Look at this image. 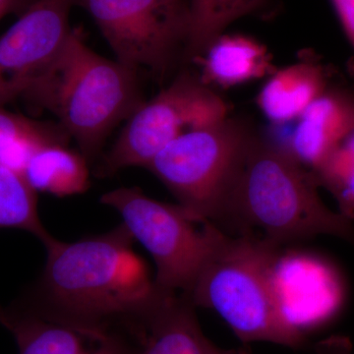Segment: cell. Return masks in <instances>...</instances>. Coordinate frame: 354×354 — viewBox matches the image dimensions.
I'll return each mask as SVG.
<instances>
[{"label":"cell","instance_id":"1","mask_svg":"<svg viewBox=\"0 0 354 354\" xmlns=\"http://www.w3.org/2000/svg\"><path fill=\"white\" fill-rule=\"evenodd\" d=\"M123 223L81 241L51 237L36 290L23 299L62 315L121 326L145 308L156 290Z\"/></svg>","mask_w":354,"mask_h":354},{"label":"cell","instance_id":"2","mask_svg":"<svg viewBox=\"0 0 354 354\" xmlns=\"http://www.w3.org/2000/svg\"><path fill=\"white\" fill-rule=\"evenodd\" d=\"M318 186L285 148L254 135L223 223L241 234L260 230V237L278 246L317 235L354 241L353 221L324 204Z\"/></svg>","mask_w":354,"mask_h":354},{"label":"cell","instance_id":"3","mask_svg":"<svg viewBox=\"0 0 354 354\" xmlns=\"http://www.w3.org/2000/svg\"><path fill=\"white\" fill-rule=\"evenodd\" d=\"M22 99L55 114L88 162L144 102L138 72L97 55L72 29L50 68Z\"/></svg>","mask_w":354,"mask_h":354},{"label":"cell","instance_id":"4","mask_svg":"<svg viewBox=\"0 0 354 354\" xmlns=\"http://www.w3.org/2000/svg\"><path fill=\"white\" fill-rule=\"evenodd\" d=\"M278 245L253 234L230 236L221 230L186 299L214 310L242 342L297 348L304 334L281 315L272 288Z\"/></svg>","mask_w":354,"mask_h":354},{"label":"cell","instance_id":"5","mask_svg":"<svg viewBox=\"0 0 354 354\" xmlns=\"http://www.w3.org/2000/svg\"><path fill=\"white\" fill-rule=\"evenodd\" d=\"M254 134L227 118L184 133L165 147L146 169L200 221L223 223Z\"/></svg>","mask_w":354,"mask_h":354},{"label":"cell","instance_id":"6","mask_svg":"<svg viewBox=\"0 0 354 354\" xmlns=\"http://www.w3.org/2000/svg\"><path fill=\"white\" fill-rule=\"evenodd\" d=\"M101 202L115 209L135 241L152 256L155 285L185 297L215 245L221 228L200 221L180 205L153 200L137 187H120L102 195Z\"/></svg>","mask_w":354,"mask_h":354},{"label":"cell","instance_id":"7","mask_svg":"<svg viewBox=\"0 0 354 354\" xmlns=\"http://www.w3.org/2000/svg\"><path fill=\"white\" fill-rule=\"evenodd\" d=\"M228 118L227 102L201 79L181 74L127 120L102 162L101 174L147 167L177 137Z\"/></svg>","mask_w":354,"mask_h":354},{"label":"cell","instance_id":"8","mask_svg":"<svg viewBox=\"0 0 354 354\" xmlns=\"http://www.w3.org/2000/svg\"><path fill=\"white\" fill-rule=\"evenodd\" d=\"M99 27L116 60L139 72L164 74L185 46L188 11L184 0H74Z\"/></svg>","mask_w":354,"mask_h":354},{"label":"cell","instance_id":"9","mask_svg":"<svg viewBox=\"0 0 354 354\" xmlns=\"http://www.w3.org/2000/svg\"><path fill=\"white\" fill-rule=\"evenodd\" d=\"M74 0H36L0 37V106L21 99L50 68L71 32Z\"/></svg>","mask_w":354,"mask_h":354},{"label":"cell","instance_id":"10","mask_svg":"<svg viewBox=\"0 0 354 354\" xmlns=\"http://www.w3.org/2000/svg\"><path fill=\"white\" fill-rule=\"evenodd\" d=\"M0 325L12 334L19 354H136L121 326L62 315L25 299L0 305Z\"/></svg>","mask_w":354,"mask_h":354},{"label":"cell","instance_id":"11","mask_svg":"<svg viewBox=\"0 0 354 354\" xmlns=\"http://www.w3.org/2000/svg\"><path fill=\"white\" fill-rule=\"evenodd\" d=\"M272 288L286 322L304 334L328 318L339 304V286L322 261L307 254L278 253Z\"/></svg>","mask_w":354,"mask_h":354},{"label":"cell","instance_id":"12","mask_svg":"<svg viewBox=\"0 0 354 354\" xmlns=\"http://www.w3.org/2000/svg\"><path fill=\"white\" fill-rule=\"evenodd\" d=\"M193 308L183 295L156 286L145 308L124 325L136 354H220L203 334Z\"/></svg>","mask_w":354,"mask_h":354},{"label":"cell","instance_id":"13","mask_svg":"<svg viewBox=\"0 0 354 354\" xmlns=\"http://www.w3.org/2000/svg\"><path fill=\"white\" fill-rule=\"evenodd\" d=\"M353 129V93L329 86L299 116L286 150L314 174Z\"/></svg>","mask_w":354,"mask_h":354},{"label":"cell","instance_id":"14","mask_svg":"<svg viewBox=\"0 0 354 354\" xmlns=\"http://www.w3.org/2000/svg\"><path fill=\"white\" fill-rule=\"evenodd\" d=\"M201 81L223 88L236 87L276 72L269 48L246 35H225L209 44L201 57Z\"/></svg>","mask_w":354,"mask_h":354},{"label":"cell","instance_id":"15","mask_svg":"<svg viewBox=\"0 0 354 354\" xmlns=\"http://www.w3.org/2000/svg\"><path fill=\"white\" fill-rule=\"evenodd\" d=\"M329 87L322 64L304 59L277 69L257 95L263 114L276 124L298 120L310 104Z\"/></svg>","mask_w":354,"mask_h":354},{"label":"cell","instance_id":"16","mask_svg":"<svg viewBox=\"0 0 354 354\" xmlns=\"http://www.w3.org/2000/svg\"><path fill=\"white\" fill-rule=\"evenodd\" d=\"M87 162L82 153L69 150L62 144H53L34 151L23 172L37 192L71 196L88 189Z\"/></svg>","mask_w":354,"mask_h":354},{"label":"cell","instance_id":"17","mask_svg":"<svg viewBox=\"0 0 354 354\" xmlns=\"http://www.w3.org/2000/svg\"><path fill=\"white\" fill-rule=\"evenodd\" d=\"M266 0H188L185 57L198 59L228 26L255 12Z\"/></svg>","mask_w":354,"mask_h":354},{"label":"cell","instance_id":"18","mask_svg":"<svg viewBox=\"0 0 354 354\" xmlns=\"http://www.w3.org/2000/svg\"><path fill=\"white\" fill-rule=\"evenodd\" d=\"M20 230L46 243L51 235L39 215L37 191L24 172L0 160V230Z\"/></svg>","mask_w":354,"mask_h":354},{"label":"cell","instance_id":"19","mask_svg":"<svg viewBox=\"0 0 354 354\" xmlns=\"http://www.w3.org/2000/svg\"><path fill=\"white\" fill-rule=\"evenodd\" d=\"M319 186L332 193L342 215L354 220V129L315 172Z\"/></svg>","mask_w":354,"mask_h":354},{"label":"cell","instance_id":"20","mask_svg":"<svg viewBox=\"0 0 354 354\" xmlns=\"http://www.w3.org/2000/svg\"><path fill=\"white\" fill-rule=\"evenodd\" d=\"M68 137L59 124L32 120L0 106V150L21 147L32 153L43 146L65 145Z\"/></svg>","mask_w":354,"mask_h":354},{"label":"cell","instance_id":"21","mask_svg":"<svg viewBox=\"0 0 354 354\" xmlns=\"http://www.w3.org/2000/svg\"><path fill=\"white\" fill-rule=\"evenodd\" d=\"M337 19L354 48V0H330Z\"/></svg>","mask_w":354,"mask_h":354},{"label":"cell","instance_id":"22","mask_svg":"<svg viewBox=\"0 0 354 354\" xmlns=\"http://www.w3.org/2000/svg\"><path fill=\"white\" fill-rule=\"evenodd\" d=\"M36 0H0V20L9 14L24 13Z\"/></svg>","mask_w":354,"mask_h":354},{"label":"cell","instance_id":"23","mask_svg":"<svg viewBox=\"0 0 354 354\" xmlns=\"http://www.w3.org/2000/svg\"><path fill=\"white\" fill-rule=\"evenodd\" d=\"M220 354H249V353H247L246 351H237V353H227V351H221V349Z\"/></svg>","mask_w":354,"mask_h":354},{"label":"cell","instance_id":"24","mask_svg":"<svg viewBox=\"0 0 354 354\" xmlns=\"http://www.w3.org/2000/svg\"><path fill=\"white\" fill-rule=\"evenodd\" d=\"M184 1H185V0H184Z\"/></svg>","mask_w":354,"mask_h":354}]
</instances>
